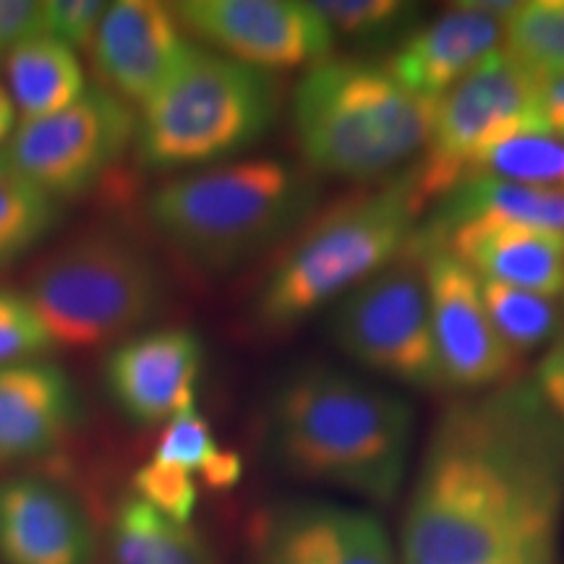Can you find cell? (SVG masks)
I'll use <instances>...</instances> for the list:
<instances>
[{
  "label": "cell",
  "mask_w": 564,
  "mask_h": 564,
  "mask_svg": "<svg viewBox=\"0 0 564 564\" xmlns=\"http://www.w3.org/2000/svg\"><path fill=\"white\" fill-rule=\"evenodd\" d=\"M564 429L531 382L465 394L436 419L400 525V564H481L556 544Z\"/></svg>",
  "instance_id": "1"
},
{
  "label": "cell",
  "mask_w": 564,
  "mask_h": 564,
  "mask_svg": "<svg viewBox=\"0 0 564 564\" xmlns=\"http://www.w3.org/2000/svg\"><path fill=\"white\" fill-rule=\"evenodd\" d=\"M264 436L272 460L293 478L390 507L411 468L415 413L387 387L306 364L272 387Z\"/></svg>",
  "instance_id": "2"
},
{
  "label": "cell",
  "mask_w": 564,
  "mask_h": 564,
  "mask_svg": "<svg viewBox=\"0 0 564 564\" xmlns=\"http://www.w3.org/2000/svg\"><path fill=\"white\" fill-rule=\"evenodd\" d=\"M316 202L319 181L306 165L238 158L162 181L147 196V217L188 267L225 274L295 236Z\"/></svg>",
  "instance_id": "3"
},
{
  "label": "cell",
  "mask_w": 564,
  "mask_h": 564,
  "mask_svg": "<svg viewBox=\"0 0 564 564\" xmlns=\"http://www.w3.org/2000/svg\"><path fill=\"white\" fill-rule=\"evenodd\" d=\"M303 165L343 181H390L423 154L434 102L408 91L384 63L333 58L303 70L293 89Z\"/></svg>",
  "instance_id": "4"
},
{
  "label": "cell",
  "mask_w": 564,
  "mask_h": 564,
  "mask_svg": "<svg viewBox=\"0 0 564 564\" xmlns=\"http://www.w3.org/2000/svg\"><path fill=\"white\" fill-rule=\"evenodd\" d=\"M423 215L426 202L413 167L329 207L295 232L267 274L253 299V319L267 333H288L335 306L411 249Z\"/></svg>",
  "instance_id": "5"
},
{
  "label": "cell",
  "mask_w": 564,
  "mask_h": 564,
  "mask_svg": "<svg viewBox=\"0 0 564 564\" xmlns=\"http://www.w3.org/2000/svg\"><path fill=\"white\" fill-rule=\"evenodd\" d=\"M282 110L278 74L196 45L178 74L139 108L133 158L154 173H188L238 160Z\"/></svg>",
  "instance_id": "6"
},
{
  "label": "cell",
  "mask_w": 564,
  "mask_h": 564,
  "mask_svg": "<svg viewBox=\"0 0 564 564\" xmlns=\"http://www.w3.org/2000/svg\"><path fill=\"white\" fill-rule=\"evenodd\" d=\"M24 295L55 345L100 348L139 335L167 306L160 264L112 230H91L42 257Z\"/></svg>",
  "instance_id": "7"
},
{
  "label": "cell",
  "mask_w": 564,
  "mask_h": 564,
  "mask_svg": "<svg viewBox=\"0 0 564 564\" xmlns=\"http://www.w3.org/2000/svg\"><path fill=\"white\" fill-rule=\"evenodd\" d=\"M337 350L408 390H444L423 267L411 253L345 293L327 314Z\"/></svg>",
  "instance_id": "8"
},
{
  "label": "cell",
  "mask_w": 564,
  "mask_h": 564,
  "mask_svg": "<svg viewBox=\"0 0 564 564\" xmlns=\"http://www.w3.org/2000/svg\"><path fill=\"white\" fill-rule=\"evenodd\" d=\"M139 112L100 84L47 118L21 121L3 150L53 199L89 194L133 150Z\"/></svg>",
  "instance_id": "9"
},
{
  "label": "cell",
  "mask_w": 564,
  "mask_h": 564,
  "mask_svg": "<svg viewBox=\"0 0 564 564\" xmlns=\"http://www.w3.org/2000/svg\"><path fill=\"white\" fill-rule=\"evenodd\" d=\"M541 84L505 51L494 53L434 102L432 133L415 181L426 209L460 178L463 165L489 141L512 131H541L535 102Z\"/></svg>",
  "instance_id": "10"
},
{
  "label": "cell",
  "mask_w": 564,
  "mask_h": 564,
  "mask_svg": "<svg viewBox=\"0 0 564 564\" xmlns=\"http://www.w3.org/2000/svg\"><path fill=\"white\" fill-rule=\"evenodd\" d=\"M173 11L194 42L270 74L312 68L337 47L312 0H183Z\"/></svg>",
  "instance_id": "11"
},
{
  "label": "cell",
  "mask_w": 564,
  "mask_h": 564,
  "mask_svg": "<svg viewBox=\"0 0 564 564\" xmlns=\"http://www.w3.org/2000/svg\"><path fill=\"white\" fill-rule=\"evenodd\" d=\"M444 390L481 394L512 382L520 358L494 329L481 280L449 251L419 257Z\"/></svg>",
  "instance_id": "12"
},
{
  "label": "cell",
  "mask_w": 564,
  "mask_h": 564,
  "mask_svg": "<svg viewBox=\"0 0 564 564\" xmlns=\"http://www.w3.org/2000/svg\"><path fill=\"white\" fill-rule=\"evenodd\" d=\"M249 549L251 564H400L377 512L327 499L267 507L253 518Z\"/></svg>",
  "instance_id": "13"
},
{
  "label": "cell",
  "mask_w": 564,
  "mask_h": 564,
  "mask_svg": "<svg viewBox=\"0 0 564 564\" xmlns=\"http://www.w3.org/2000/svg\"><path fill=\"white\" fill-rule=\"evenodd\" d=\"M199 42L188 37L173 6L160 0L110 3L89 55L100 87L131 108L150 102L178 74Z\"/></svg>",
  "instance_id": "14"
},
{
  "label": "cell",
  "mask_w": 564,
  "mask_h": 564,
  "mask_svg": "<svg viewBox=\"0 0 564 564\" xmlns=\"http://www.w3.org/2000/svg\"><path fill=\"white\" fill-rule=\"evenodd\" d=\"M518 3L465 0L423 21L382 61L387 70L421 100L436 102L486 58L502 51L505 21Z\"/></svg>",
  "instance_id": "15"
},
{
  "label": "cell",
  "mask_w": 564,
  "mask_h": 564,
  "mask_svg": "<svg viewBox=\"0 0 564 564\" xmlns=\"http://www.w3.org/2000/svg\"><path fill=\"white\" fill-rule=\"evenodd\" d=\"M202 369V337L192 329L167 327L112 345L105 356L102 379L126 419L152 426L194 405Z\"/></svg>",
  "instance_id": "16"
},
{
  "label": "cell",
  "mask_w": 564,
  "mask_h": 564,
  "mask_svg": "<svg viewBox=\"0 0 564 564\" xmlns=\"http://www.w3.org/2000/svg\"><path fill=\"white\" fill-rule=\"evenodd\" d=\"M97 535L79 499L45 476L0 478V564H91Z\"/></svg>",
  "instance_id": "17"
},
{
  "label": "cell",
  "mask_w": 564,
  "mask_h": 564,
  "mask_svg": "<svg viewBox=\"0 0 564 564\" xmlns=\"http://www.w3.org/2000/svg\"><path fill=\"white\" fill-rule=\"evenodd\" d=\"M79 421V390L63 366L47 358L0 366V468L53 455Z\"/></svg>",
  "instance_id": "18"
},
{
  "label": "cell",
  "mask_w": 564,
  "mask_h": 564,
  "mask_svg": "<svg viewBox=\"0 0 564 564\" xmlns=\"http://www.w3.org/2000/svg\"><path fill=\"white\" fill-rule=\"evenodd\" d=\"M476 223L528 225L564 236V188L520 186L468 175L426 209L408 253L419 259L442 251L453 232Z\"/></svg>",
  "instance_id": "19"
},
{
  "label": "cell",
  "mask_w": 564,
  "mask_h": 564,
  "mask_svg": "<svg viewBox=\"0 0 564 564\" xmlns=\"http://www.w3.org/2000/svg\"><path fill=\"white\" fill-rule=\"evenodd\" d=\"M442 251L460 259L484 282L562 299V232L510 223H476L453 232Z\"/></svg>",
  "instance_id": "20"
},
{
  "label": "cell",
  "mask_w": 564,
  "mask_h": 564,
  "mask_svg": "<svg viewBox=\"0 0 564 564\" xmlns=\"http://www.w3.org/2000/svg\"><path fill=\"white\" fill-rule=\"evenodd\" d=\"M6 89L24 121L66 110L87 91L82 61L74 47L51 34H40L6 55Z\"/></svg>",
  "instance_id": "21"
},
{
  "label": "cell",
  "mask_w": 564,
  "mask_h": 564,
  "mask_svg": "<svg viewBox=\"0 0 564 564\" xmlns=\"http://www.w3.org/2000/svg\"><path fill=\"white\" fill-rule=\"evenodd\" d=\"M468 175L520 186L564 188V139L544 131L505 133L465 162L460 178Z\"/></svg>",
  "instance_id": "22"
},
{
  "label": "cell",
  "mask_w": 564,
  "mask_h": 564,
  "mask_svg": "<svg viewBox=\"0 0 564 564\" xmlns=\"http://www.w3.org/2000/svg\"><path fill=\"white\" fill-rule=\"evenodd\" d=\"M63 220V202L32 183L0 150V270L32 253Z\"/></svg>",
  "instance_id": "23"
},
{
  "label": "cell",
  "mask_w": 564,
  "mask_h": 564,
  "mask_svg": "<svg viewBox=\"0 0 564 564\" xmlns=\"http://www.w3.org/2000/svg\"><path fill=\"white\" fill-rule=\"evenodd\" d=\"M502 51L544 84L564 76V0H523L505 21Z\"/></svg>",
  "instance_id": "24"
},
{
  "label": "cell",
  "mask_w": 564,
  "mask_h": 564,
  "mask_svg": "<svg viewBox=\"0 0 564 564\" xmlns=\"http://www.w3.org/2000/svg\"><path fill=\"white\" fill-rule=\"evenodd\" d=\"M481 293L494 329L518 358L552 348L556 337L564 333L562 299H549V295L518 291V288L484 280Z\"/></svg>",
  "instance_id": "25"
},
{
  "label": "cell",
  "mask_w": 564,
  "mask_h": 564,
  "mask_svg": "<svg viewBox=\"0 0 564 564\" xmlns=\"http://www.w3.org/2000/svg\"><path fill=\"white\" fill-rule=\"evenodd\" d=\"M312 6L327 21L335 40L358 45H398L419 26L421 17V6L405 0H312Z\"/></svg>",
  "instance_id": "26"
},
{
  "label": "cell",
  "mask_w": 564,
  "mask_h": 564,
  "mask_svg": "<svg viewBox=\"0 0 564 564\" xmlns=\"http://www.w3.org/2000/svg\"><path fill=\"white\" fill-rule=\"evenodd\" d=\"M167 523L158 510L141 502L137 494L126 497L112 514L110 562L112 564H162L165 562Z\"/></svg>",
  "instance_id": "27"
},
{
  "label": "cell",
  "mask_w": 564,
  "mask_h": 564,
  "mask_svg": "<svg viewBox=\"0 0 564 564\" xmlns=\"http://www.w3.org/2000/svg\"><path fill=\"white\" fill-rule=\"evenodd\" d=\"M58 348L24 293L0 291V366L37 361Z\"/></svg>",
  "instance_id": "28"
},
{
  "label": "cell",
  "mask_w": 564,
  "mask_h": 564,
  "mask_svg": "<svg viewBox=\"0 0 564 564\" xmlns=\"http://www.w3.org/2000/svg\"><path fill=\"white\" fill-rule=\"evenodd\" d=\"M133 494L175 525H188L199 502V486L188 470L150 460L131 478Z\"/></svg>",
  "instance_id": "29"
},
{
  "label": "cell",
  "mask_w": 564,
  "mask_h": 564,
  "mask_svg": "<svg viewBox=\"0 0 564 564\" xmlns=\"http://www.w3.org/2000/svg\"><path fill=\"white\" fill-rule=\"evenodd\" d=\"M217 449L220 447H217L209 421L204 419L194 403L167 421L165 432L160 434L158 447H154L152 460L175 465V468L188 470L194 476L202 474V468L215 457Z\"/></svg>",
  "instance_id": "30"
},
{
  "label": "cell",
  "mask_w": 564,
  "mask_h": 564,
  "mask_svg": "<svg viewBox=\"0 0 564 564\" xmlns=\"http://www.w3.org/2000/svg\"><path fill=\"white\" fill-rule=\"evenodd\" d=\"M108 9L110 3H100V0H47L45 34L74 51L79 47L89 51Z\"/></svg>",
  "instance_id": "31"
},
{
  "label": "cell",
  "mask_w": 564,
  "mask_h": 564,
  "mask_svg": "<svg viewBox=\"0 0 564 564\" xmlns=\"http://www.w3.org/2000/svg\"><path fill=\"white\" fill-rule=\"evenodd\" d=\"M45 34V3L0 0V61L21 42Z\"/></svg>",
  "instance_id": "32"
},
{
  "label": "cell",
  "mask_w": 564,
  "mask_h": 564,
  "mask_svg": "<svg viewBox=\"0 0 564 564\" xmlns=\"http://www.w3.org/2000/svg\"><path fill=\"white\" fill-rule=\"evenodd\" d=\"M533 384L544 405L564 429V333L556 337L552 348L544 350L539 369L533 371Z\"/></svg>",
  "instance_id": "33"
},
{
  "label": "cell",
  "mask_w": 564,
  "mask_h": 564,
  "mask_svg": "<svg viewBox=\"0 0 564 564\" xmlns=\"http://www.w3.org/2000/svg\"><path fill=\"white\" fill-rule=\"evenodd\" d=\"M162 564H217L207 539L192 525L167 523L165 562Z\"/></svg>",
  "instance_id": "34"
},
{
  "label": "cell",
  "mask_w": 564,
  "mask_h": 564,
  "mask_svg": "<svg viewBox=\"0 0 564 564\" xmlns=\"http://www.w3.org/2000/svg\"><path fill=\"white\" fill-rule=\"evenodd\" d=\"M535 123L544 133L564 139V76L541 87L539 102H535Z\"/></svg>",
  "instance_id": "35"
},
{
  "label": "cell",
  "mask_w": 564,
  "mask_h": 564,
  "mask_svg": "<svg viewBox=\"0 0 564 564\" xmlns=\"http://www.w3.org/2000/svg\"><path fill=\"white\" fill-rule=\"evenodd\" d=\"M199 476L212 491H230L243 478V457L232 449H217Z\"/></svg>",
  "instance_id": "36"
},
{
  "label": "cell",
  "mask_w": 564,
  "mask_h": 564,
  "mask_svg": "<svg viewBox=\"0 0 564 564\" xmlns=\"http://www.w3.org/2000/svg\"><path fill=\"white\" fill-rule=\"evenodd\" d=\"M481 564H556V544H539L518 549V552L502 554L497 560L481 562Z\"/></svg>",
  "instance_id": "37"
},
{
  "label": "cell",
  "mask_w": 564,
  "mask_h": 564,
  "mask_svg": "<svg viewBox=\"0 0 564 564\" xmlns=\"http://www.w3.org/2000/svg\"><path fill=\"white\" fill-rule=\"evenodd\" d=\"M17 102H13V97L9 95V89H6V84L0 82V144L6 147V141L13 137V131H17Z\"/></svg>",
  "instance_id": "38"
},
{
  "label": "cell",
  "mask_w": 564,
  "mask_h": 564,
  "mask_svg": "<svg viewBox=\"0 0 564 564\" xmlns=\"http://www.w3.org/2000/svg\"><path fill=\"white\" fill-rule=\"evenodd\" d=\"M562 301H564V291H562Z\"/></svg>",
  "instance_id": "39"
}]
</instances>
